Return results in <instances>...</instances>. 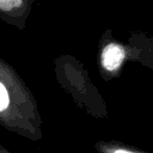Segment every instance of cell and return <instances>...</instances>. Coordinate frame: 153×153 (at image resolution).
I'll return each mask as SVG.
<instances>
[{
  "instance_id": "6da1fadb",
  "label": "cell",
  "mask_w": 153,
  "mask_h": 153,
  "mask_svg": "<svg viewBox=\"0 0 153 153\" xmlns=\"http://www.w3.org/2000/svg\"><path fill=\"white\" fill-rule=\"evenodd\" d=\"M0 126L31 141L43 136L37 100L16 68L0 57Z\"/></svg>"
},
{
  "instance_id": "7a4b0ae2",
  "label": "cell",
  "mask_w": 153,
  "mask_h": 153,
  "mask_svg": "<svg viewBox=\"0 0 153 153\" xmlns=\"http://www.w3.org/2000/svg\"><path fill=\"white\" fill-rule=\"evenodd\" d=\"M127 62H137L153 71V37L142 31H131L126 41L106 29L98 42L97 65L103 80L120 78Z\"/></svg>"
},
{
  "instance_id": "3957f363",
  "label": "cell",
  "mask_w": 153,
  "mask_h": 153,
  "mask_svg": "<svg viewBox=\"0 0 153 153\" xmlns=\"http://www.w3.org/2000/svg\"><path fill=\"white\" fill-rule=\"evenodd\" d=\"M54 69L57 82L72 96L80 109L92 117L108 118L105 100L80 60L69 54H62L54 60Z\"/></svg>"
},
{
  "instance_id": "277c9868",
  "label": "cell",
  "mask_w": 153,
  "mask_h": 153,
  "mask_svg": "<svg viewBox=\"0 0 153 153\" xmlns=\"http://www.w3.org/2000/svg\"><path fill=\"white\" fill-rule=\"evenodd\" d=\"M36 0H0V19L19 30H24Z\"/></svg>"
},
{
  "instance_id": "5b68a950",
  "label": "cell",
  "mask_w": 153,
  "mask_h": 153,
  "mask_svg": "<svg viewBox=\"0 0 153 153\" xmlns=\"http://www.w3.org/2000/svg\"><path fill=\"white\" fill-rule=\"evenodd\" d=\"M94 149L98 153H151L118 140H98L94 142Z\"/></svg>"
},
{
  "instance_id": "8992f818",
  "label": "cell",
  "mask_w": 153,
  "mask_h": 153,
  "mask_svg": "<svg viewBox=\"0 0 153 153\" xmlns=\"http://www.w3.org/2000/svg\"><path fill=\"white\" fill-rule=\"evenodd\" d=\"M0 153H12V152H10L6 147H4V146L0 143Z\"/></svg>"
}]
</instances>
